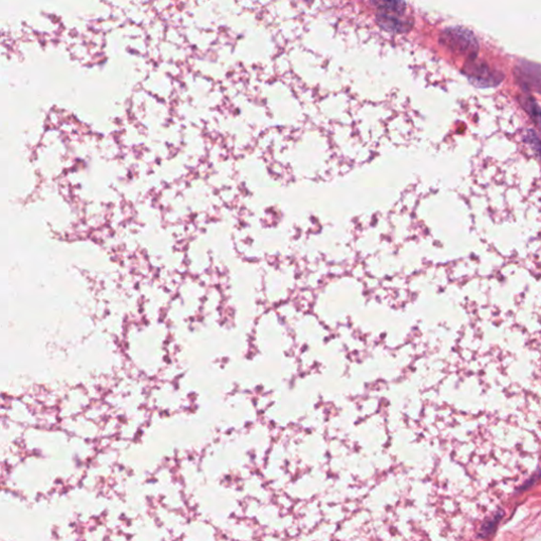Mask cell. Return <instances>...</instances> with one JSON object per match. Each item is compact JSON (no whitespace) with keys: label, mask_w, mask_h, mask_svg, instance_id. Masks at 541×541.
Instances as JSON below:
<instances>
[{"label":"cell","mask_w":541,"mask_h":541,"mask_svg":"<svg viewBox=\"0 0 541 541\" xmlns=\"http://www.w3.org/2000/svg\"><path fill=\"white\" fill-rule=\"evenodd\" d=\"M405 12V2H380L377 13L378 24L388 32H403L410 26V23L404 17Z\"/></svg>","instance_id":"6da1fadb"},{"label":"cell","mask_w":541,"mask_h":541,"mask_svg":"<svg viewBox=\"0 0 541 541\" xmlns=\"http://www.w3.org/2000/svg\"><path fill=\"white\" fill-rule=\"evenodd\" d=\"M441 41L452 51L466 55L475 59L478 54L479 45L475 35L467 29L455 27L446 29L441 36Z\"/></svg>","instance_id":"7a4b0ae2"},{"label":"cell","mask_w":541,"mask_h":541,"mask_svg":"<svg viewBox=\"0 0 541 541\" xmlns=\"http://www.w3.org/2000/svg\"><path fill=\"white\" fill-rule=\"evenodd\" d=\"M472 61V65L467 64L466 65V74H467L470 80L474 84H478V85L485 86L492 85V84L499 83L498 74H492L490 71V68L483 67L482 64L475 63V59H470Z\"/></svg>","instance_id":"3957f363"},{"label":"cell","mask_w":541,"mask_h":541,"mask_svg":"<svg viewBox=\"0 0 541 541\" xmlns=\"http://www.w3.org/2000/svg\"><path fill=\"white\" fill-rule=\"evenodd\" d=\"M518 76L525 84H529L536 89H541V66L535 64L523 63L521 67L517 68Z\"/></svg>","instance_id":"277c9868"},{"label":"cell","mask_w":541,"mask_h":541,"mask_svg":"<svg viewBox=\"0 0 541 541\" xmlns=\"http://www.w3.org/2000/svg\"><path fill=\"white\" fill-rule=\"evenodd\" d=\"M525 103L523 104V106H525V108L527 109V111L531 114L532 118L535 120V122L540 125V127L541 128V109L540 107H538V105L534 102V101L531 100V98H525Z\"/></svg>","instance_id":"5b68a950"}]
</instances>
